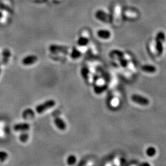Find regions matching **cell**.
<instances>
[{"instance_id":"6","label":"cell","mask_w":166,"mask_h":166,"mask_svg":"<svg viewBox=\"0 0 166 166\" xmlns=\"http://www.w3.org/2000/svg\"><path fill=\"white\" fill-rule=\"evenodd\" d=\"M35 116V113L31 109H27L22 113V117L25 119H31Z\"/></svg>"},{"instance_id":"3","label":"cell","mask_w":166,"mask_h":166,"mask_svg":"<svg viewBox=\"0 0 166 166\" xmlns=\"http://www.w3.org/2000/svg\"><path fill=\"white\" fill-rule=\"evenodd\" d=\"M30 126V124L26 123H18L14 125V129L16 131H20V132H25L28 131Z\"/></svg>"},{"instance_id":"5","label":"cell","mask_w":166,"mask_h":166,"mask_svg":"<svg viewBox=\"0 0 166 166\" xmlns=\"http://www.w3.org/2000/svg\"><path fill=\"white\" fill-rule=\"evenodd\" d=\"M37 59L38 58H37V57L35 56V55H30V56L26 57L25 58H24L23 59V60H22V62H23V64L25 65H30L35 63L36 61L37 60Z\"/></svg>"},{"instance_id":"11","label":"cell","mask_w":166,"mask_h":166,"mask_svg":"<svg viewBox=\"0 0 166 166\" xmlns=\"http://www.w3.org/2000/svg\"><path fill=\"white\" fill-rule=\"evenodd\" d=\"M87 41H88L87 39L84 38H81L78 41V44L80 46H84V45H86V44L87 43Z\"/></svg>"},{"instance_id":"12","label":"cell","mask_w":166,"mask_h":166,"mask_svg":"<svg viewBox=\"0 0 166 166\" xmlns=\"http://www.w3.org/2000/svg\"><path fill=\"white\" fill-rule=\"evenodd\" d=\"M142 166H150V165L148 164H144Z\"/></svg>"},{"instance_id":"8","label":"cell","mask_w":166,"mask_h":166,"mask_svg":"<svg viewBox=\"0 0 166 166\" xmlns=\"http://www.w3.org/2000/svg\"><path fill=\"white\" fill-rule=\"evenodd\" d=\"M8 158V154L5 151H0V162L5 161Z\"/></svg>"},{"instance_id":"4","label":"cell","mask_w":166,"mask_h":166,"mask_svg":"<svg viewBox=\"0 0 166 166\" xmlns=\"http://www.w3.org/2000/svg\"><path fill=\"white\" fill-rule=\"evenodd\" d=\"M54 123L55 125H56V127L61 131L65 130L66 127V125L64 121L60 117H55L54 119Z\"/></svg>"},{"instance_id":"13","label":"cell","mask_w":166,"mask_h":166,"mask_svg":"<svg viewBox=\"0 0 166 166\" xmlns=\"http://www.w3.org/2000/svg\"><path fill=\"white\" fill-rule=\"evenodd\" d=\"M0 73H1V70H0Z\"/></svg>"},{"instance_id":"7","label":"cell","mask_w":166,"mask_h":166,"mask_svg":"<svg viewBox=\"0 0 166 166\" xmlns=\"http://www.w3.org/2000/svg\"><path fill=\"white\" fill-rule=\"evenodd\" d=\"M76 158L75 156H73V155L70 156L67 159V163L68 164L70 165L75 164L76 163Z\"/></svg>"},{"instance_id":"2","label":"cell","mask_w":166,"mask_h":166,"mask_svg":"<svg viewBox=\"0 0 166 166\" xmlns=\"http://www.w3.org/2000/svg\"><path fill=\"white\" fill-rule=\"evenodd\" d=\"M132 101L138 103L139 105H147L149 104V100H148L146 98L143 97L141 95H139L137 94H134L132 95V97H131Z\"/></svg>"},{"instance_id":"9","label":"cell","mask_w":166,"mask_h":166,"mask_svg":"<svg viewBox=\"0 0 166 166\" xmlns=\"http://www.w3.org/2000/svg\"><path fill=\"white\" fill-rule=\"evenodd\" d=\"M28 134H27V133H23V134H22L20 136V142H22V143H25L27 142V140L28 139Z\"/></svg>"},{"instance_id":"10","label":"cell","mask_w":166,"mask_h":166,"mask_svg":"<svg viewBox=\"0 0 166 166\" xmlns=\"http://www.w3.org/2000/svg\"><path fill=\"white\" fill-rule=\"evenodd\" d=\"M146 153L149 156H153L154 155L156 154V150H155L154 148L151 147L148 149Z\"/></svg>"},{"instance_id":"1","label":"cell","mask_w":166,"mask_h":166,"mask_svg":"<svg viewBox=\"0 0 166 166\" xmlns=\"http://www.w3.org/2000/svg\"><path fill=\"white\" fill-rule=\"evenodd\" d=\"M55 103H56L54 100H49L37 106L36 107V112L38 114H41L45 112L46 110L54 107L55 105Z\"/></svg>"}]
</instances>
